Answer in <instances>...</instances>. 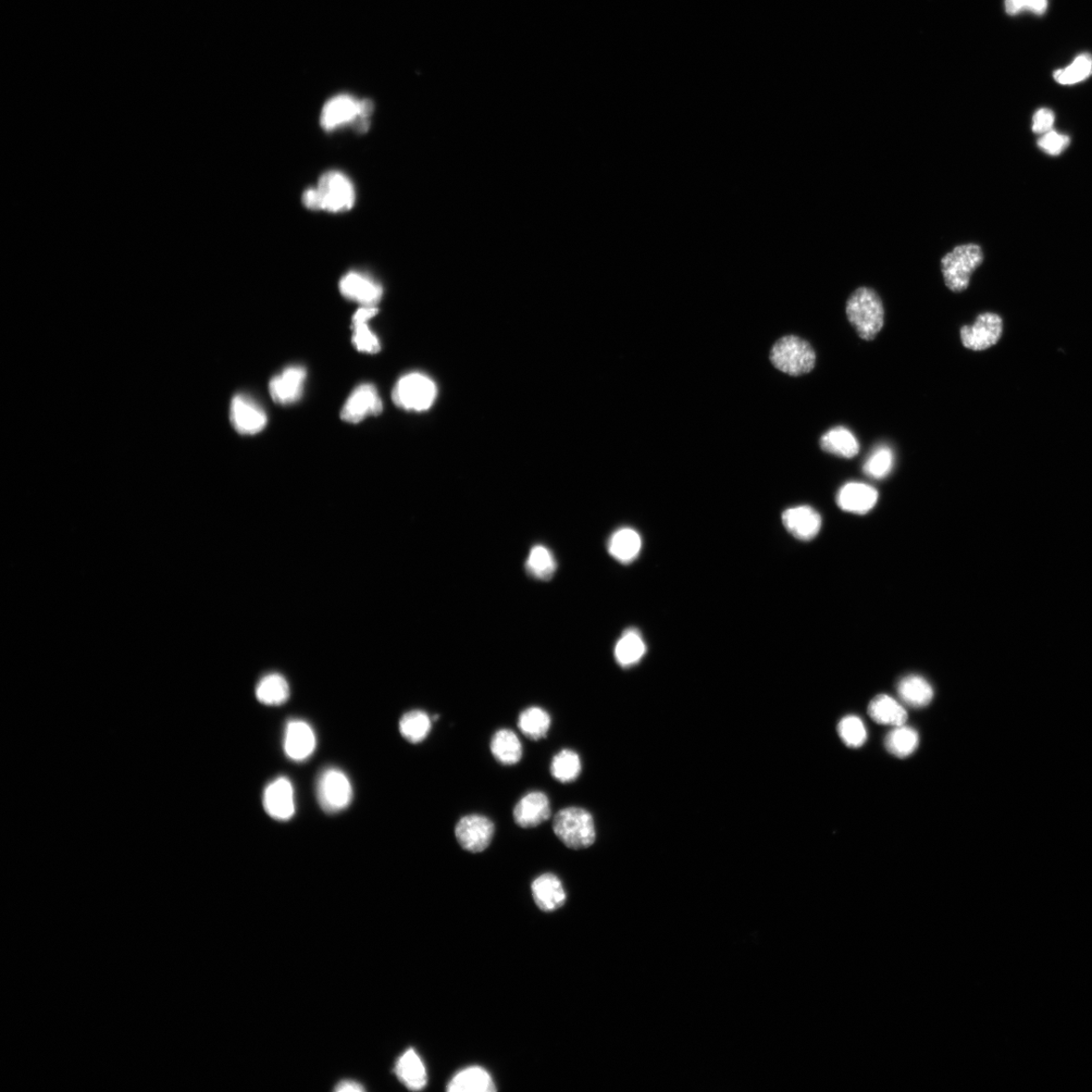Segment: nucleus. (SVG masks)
I'll use <instances>...</instances> for the list:
<instances>
[{"mask_svg": "<svg viewBox=\"0 0 1092 1092\" xmlns=\"http://www.w3.org/2000/svg\"><path fill=\"white\" fill-rule=\"evenodd\" d=\"M846 313L852 326L864 340H874L884 328V303L870 288H859L850 295Z\"/></svg>", "mask_w": 1092, "mask_h": 1092, "instance_id": "nucleus-1", "label": "nucleus"}, {"mask_svg": "<svg viewBox=\"0 0 1092 1092\" xmlns=\"http://www.w3.org/2000/svg\"><path fill=\"white\" fill-rule=\"evenodd\" d=\"M983 248L975 243L956 246L941 259V270L946 287L954 293H961L970 287L973 272L983 265Z\"/></svg>", "mask_w": 1092, "mask_h": 1092, "instance_id": "nucleus-2", "label": "nucleus"}, {"mask_svg": "<svg viewBox=\"0 0 1092 1092\" xmlns=\"http://www.w3.org/2000/svg\"><path fill=\"white\" fill-rule=\"evenodd\" d=\"M553 828L557 839L572 850L587 849L596 841L592 814L575 806L558 812L553 818Z\"/></svg>", "mask_w": 1092, "mask_h": 1092, "instance_id": "nucleus-3", "label": "nucleus"}, {"mask_svg": "<svg viewBox=\"0 0 1092 1092\" xmlns=\"http://www.w3.org/2000/svg\"><path fill=\"white\" fill-rule=\"evenodd\" d=\"M772 365L784 374L791 377H800L814 368L816 354L812 346L806 340L788 335L780 338L772 347L770 352Z\"/></svg>", "mask_w": 1092, "mask_h": 1092, "instance_id": "nucleus-4", "label": "nucleus"}, {"mask_svg": "<svg viewBox=\"0 0 1092 1092\" xmlns=\"http://www.w3.org/2000/svg\"><path fill=\"white\" fill-rule=\"evenodd\" d=\"M438 387L429 377L420 372H412L401 378L392 393L395 406L407 411H427L436 402Z\"/></svg>", "mask_w": 1092, "mask_h": 1092, "instance_id": "nucleus-5", "label": "nucleus"}, {"mask_svg": "<svg viewBox=\"0 0 1092 1092\" xmlns=\"http://www.w3.org/2000/svg\"><path fill=\"white\" fill-rule=\"evenodd\" d=\"M318 800L323 811L337 813L349 808L353 791L351 781L339 769L328 768L318 779Z\"/></svg>", "mask_w": 1092, "mask_h": 1092, "instance_id": "nucleus-6", "label": "nucleus"}, {"mask_svg": "<svg viewBox=\"0 0 1092 1092\" xmlns=\"http://www.w3.org/2000/svg\"><path fill=\"white\" fill-rule=\"evenodd\" d=\"M317 190L321 196L322 210L340 213L351 209L355 203V190L349 178L340 171L331 170L323 175Z\"/></svg>", "mask_w": 1092, "mask_h": 1092, "instance_id": "nucleus-7", "label": "nucleus"}, {"mask_svg": "<svg viewBox=\"0 0 1092 1092\" xmlns=\"http://www.w3.org/2000/svg\"><path fill=\"white\" fill-rule=\"evenodd\" d=\"M495 834V826L485 815L469 814L459 819L455 838L464 850L481 853L489 848Z\"/></svg>", "mask_w": 1092, "mask_h": 1092, "instance_id": "nucleus-8", "label": "nucleus"}, {"mask_svg": "<svg viewBox=\"0 0 1092 1092\" xmlns=\"http://www.w3.org/2000/svg\"><path fill=\"white\" fill-rule=\"evenodd\" d=\"M1002 332L1001 317L995 313H984L977 317L973 325L961 328V341L967 350L984 352L1000 340Z\"/></svg>", "mask_w": 1092, "mask_h": 1092, "instance_id": "nucleus-9", "label": "nucleus"}, {"mask_svg": "<svg viewBox=\"0 0 1092 1092\" xmlns=\"http://www.w3.org/2000/svg\"><path fill=\"white\" fill-rule=\"evenodd\" d=\"M230 420L234 429L241 436H255L267 424L264 409L245 395L234 396L230 406Z\"/></svg>", "mask_w": 1092, "mask_h": 1092, "instance_id": "nucleus-10", "label": "nucleus"}, {"mask_svg": "<svg viewBox=\"0 0 1092 1092\" xmlns=\"http://www.w3.org/2000/svg\"><path fill=\"white\" fill-rule=\"evenodd\" d=\"M381 412L382 402L377 388L374 384L364 383L347 399L341 410V419L347 424H356L369 416H378Z\"/></svg>", "mask_w": 1092, "mask_h": 1092, "instance_id": "nucleus-11", "label": "nucleus"}, {"mask_svg": "<svg viewBox=\"0 0 1092 1092\" xmlns=\"http://www.w3.org/2000/svg\"><path fill=\"white\" fill-rule=\"evenodd\" d=\"M267 814L277 821H289L295 814V792L288 778L280 777L267 785L264 794Z\"/></svg>", "mask_w": 1092, "mask_h": 1092, "instance_id": "nucleus-12", "label": "nucleus"}, {"mask_svg": "<svg viewBox=\"0 0 1092 1092\" xmlns=\"http://www.w3.org/2000/svg\"><path fill=\"white\" fill-rule=\"evenodd\" d=\"M362 119L361 101L349 94L332 97L323 108L320 122L323 129L333 131ZM364 119V118H363Z\"/></svg>", "mask_w": 1092, "mask_h": 1092, "instance_id": "nucleus-13", "label": "nucleus"}, {"mask_svg": "<svg viewBox=\"0 0 1092 1092\" xmlns=\"http://www.w3.org/2000/svg\"><path fill=\"white\" fill-rule=\"evenodd\" d=\"M552 814L551 801L545 793L532 791L521 798L513 811L516 825L532 828L548 822Z\"/></svg>", "mask_w": 1092, "mask_h": 1092, "instance_id": "nucleus-14", "label": "nucleus"}, {"mask_svg": "<svg viewBox=\"0 0 1092 1092\" xmlns=\"http://www.w3.org/2000/svg\"><path fill=\"white\" fill-rule=\"evenodd\" d=\"M307 379V370L303 366H290L280 375L272 378L269 382V393L273 402L280 405H291L301 399L304 383Z\"/></svg>", "mask_w": 1092, "mask_h": 1092, "instance_id": "nucleus-15", "label": "nucleus"}, {"mask_svg": "<svg viewBox=\"0 0 1092 1092\" xmlns=\"http://www.w3.org/2000/svg\"><path fill=\"white\" fill-rule=\"evenodd\" d=\"M782 521L790 535L802 541L816 538L823 524L822 516L811 506L787 509L782 514Z\"/></svg>", "mask_w": 1092, "mask_h": 1092, "instance_id": "nucleus-16", "label": "nucleus"}, {"mask_svg": "<svg viewBox=\"0 0 1092 1092\" xmlns=\"http://www.w3.org/2000/svg\"><path fill=\"white\" fill-rule=\"evenodd\" d=\"M339 289L346 299L362 304L364 307H376L381 300L383 293L381 284L356 271L349 272L341 279Z\"/></svg>", "mask_w": 1092, "mask_h": 1092, "instance_id": "nucleus-17", "label": "nucleus"}, {"mask_svg": "<svg viewBox=\"0 0 1092 1092\" xmlns=\"http://www.w3.org/2000/svg\"><path fill=\"white\" fill-rule=\"evenodd\" d=\"M284 752L295 762H303L311 756L316 749V736L313 728L303 721H291L284 737Z\"/></svg>", "mask_w": 1092, "mask_h": 1092, "instance_id": "nucleus-18", "label": "nucleus"}, {"mask_svg": "<svg viewBox=\"0 0 1092 1092\" xmlns=\"http://www.w3.org/2000/svg\"><path fill=\"white\" fill-rule=\"evenodd\" d=\"M879 498L875 488L863 482L851 481L837 494V504L842 511L864 515L870 512Z\"/></svg>", "mask_w": 1092, "mask_h": 1092, "instance_id": "nucleus-19", "label": "nucleus"}, {"mask_svg": "<svg viewBox=\"0 0 1092 1092\" xmlns=\"http://www.w3.org/2000/svg\"><path fill=\"white\" fill-rule=\"evenodd\" d=\"M533 899L545 912H552L563 907L567 895L560 878L552 873L539 876L531 885Z\"/></svg>", "mask_w": 1092, "mask_h": 1092, "instance_id": "nucleus-20", "label": "nucleus"}, {"mask_svg": "<svg viewBox=\"0 0 1092 1092\" xmlns=\"http://www.w3.org/2000/svg\"><path fill=\"white\" fill-rule=\"evenodd\" d=\"M379 313L377 307H362L358 309L352 318V343L359 352L376 354L381 351V344L374 333L368 328L367 323Z\"/></svg>", "mask_w": 1092, "mask_h": 1092, "instance_id": "nucleus-21", "label": "nucleus"}, {"mask_svg": "<svg viewBox=\"0 0 1092 1092\" xmlns=\"http://www.w3.org/2000/svg\"><path fill=\"white\" fill-rule=\"evenodd\" d=\"M395 1074L409 1089L421 1090L427 1085L426 1067L414 1049L407 1050L396 1061Z\"/></svg>", "mask_w": 1092, "mask_h": 1092, "instance_id": "nucleus-22", "label": "nucleus"}, {"mask_svg": "<svg viewBox=\"0 0 1092 1092\" xmlns=\"http://www.w3.org/2000/svg\"><path fill=\"white\" fill-rule=\"evenodd\" d=\"M491 752L496 759L504 766H513L523 758V744L514 731L500 729L493 736Z\"/></svg>", "mask_w": 1092, "mask_h": 1092, "instance_id": "nucleus-23", "label": "nucleus"}, {"mask_svg": "<svg viewBox=\"0 0 1092 1092\" xmlns=\"http://www.w3.org/2000/svg\"><path fill=\"white\" fill-rule=\"evenodd\" d=\"M641 538L635 529L622 528L613 533L608 543V551L622 564H630L636 560L641 551Z\"/></svg>", "mask_w": 1092, "mask_h": 1092, "instance_id": "nucleus-24", "label": "nucleus"}, {"mask_svg": "<svg viewBox=\"0 0 1092 1092\" xmlns=\"http://www.w3.org/2000/svg\"><path fill=\"white\" fill-rule=\"evenodd\" d=\"M868 713L879 725L901 726L908 721L903 707L888 695H878L868 707Z\"/></svg>", "mask_w": 1092, "mask_h": 1092, "instance_id": "nucleus-25", "label": "nucleus"}, {"mask_svg": "<svg viewBox=\"0 0 1092 1092\" xmlns=\"http://www.w3.org/2000/svg\"><path fill=\"white\" fill-rule=\"evenodd\" d=\"M451 1092H493L496 1086L489 1072L481 1067H468L459 1071L449 1084Z\"/></svg>", "mask_w": 1092, "mask_h": 1092, "instance_id": "nucleus-26", "label": "nucleus"}, {"mask_svg": "<svg viewBox=\"0 0 1092 1092\" xmlns=\"http://www.w3.org/2000/svg\"><path fill=\"white\" fill-rule=\"evenodd\" d=\"M898 692L902 701L914 709H922L934 697L933 687L925 678L917 675L904 677L898 682Z\"/></svg>", "mask_w": 1092, "mask_h": 1092, "instance_id": "nucleus-27", "label": "nucleus"}, {"mask_svg": "<svg viewBox=\"0 0 1092 1092\" xmlns=\"http://www.w3.org/2000/svg\"><path fill=\"white\" fill-rule=\"evenodd\" d=\"M824 452L843 458H853L860 452V444L854 434L843 427L828 430L821 439Z\"/></svg>", "mask_w": 1092, "mask_h": 1092, "instance_id": "nucleus-28", "label": "nucleus"}, {"mask_svg": "<svg viewBox=\"0 0 1092 1092\" xmlns=\"http://www.w3.org/2000/svg\"><path fill=\"white\" fill-rule=\"evenodd\" d=\"M645 653H647V647H645L639 632L635 629L625 632L617 641L614 651L617 663L624 668L638 664Z\"/></svg>", "mask_w": 1092, "mask_h": 1092, "instance_id": "nucleus-29", "label": "nucleus"}, {"mask_svg": "<svg viewBox=\"0 0 1092 1092\" xmlns=\"http://www.w3.org/2000/svg\"><path fill=\"white\" fill-rule=\"evenodd\" d=\"M255 694L260 703L279 706L290 697L289 682L280 674H269L259 681Z\"/></svg>", "mask_w": 1092, "mask_h": 1092, "instance_id": "nucleus-30", "label": "nucleus"}, {"mask_svg": "<svg viewBox=\"0 0 1092 1092\" xmlns=\"http://www.w3.org/2000/svg\"><path fill=\"white\" fill-rule=\"evenodd\" d=\"M552 718L540 707L533 706L521 712L518 718V727L523 734L531 740H539L549 734Z\"/></svg>", "mask_w": 1092, "mask_h": 1092, "instance_id": "nucleus-31", "label": "nucleus"}, {"mask_svg": "<svg viewBox=\"0 0 1092 1092\" xmlns=\"http://www.w3.org/2000/svg\"><path fill=\"white\" fill-rule=\"evenodd\" d=\"M582 772L580 755L572 750L558 752L552 761L551 773L563 784L573 783Z\"/></svg>", "mask_w": 1092, "mask_h": 1092, "instance_id": "nucleus-32", "label": "nucleus"}, {"mask_svg": "<svg viewBox=\"0 0 1092 1092\" xmlns=\"http://www.w3.org/2000/svg\"><path fill=\"white\" fill-rule=\"evenodd\" d=\"M399 728L402 737L409 742L420 743L430 734L431 719L425 711H412L402 716Z\"/></svg>", "mask_w": 1092, "mask_h": 1092, "instance_id": "nucleus-33", "label": "nucleus"}, {"mask_svg": "<svg viewBox=\"0 0 1092 1092\" xmlns=\"http://www.w3.org/2000/svg\"><path fill=\"white\" fill-rule=\"evenodd\" d=\"M917 746V732L908 726H897V728L889 732L885 739L887 751L900 759L907 758V756L911 755L916 750Z\"/></svg>", "mask_w": 1092, "mask_h": 1092, "instance_id": "nucleus-34", "label": "nucleus"}, {"mask_svg": "<svg viewBox=\"0 0 1092 1092\" xmlns=\"http://www.w3.org/2000/svg\"><path fill=\"white\" fill-rule=\"evenodd\" d=\"M526 568L533 577L549 580L555 572L556 563L550 550L543 545H537L529 553Z\"/></svg>", "mask_w": 1092, "mask_h": 1092, "instance_id": "nucleus-35", "label": "nucleus"}, {"mask_svg": "<svg viewBox=\"0 0 1092 1092\" xmlns=\"http://www.w3.org/2000/svg\"><path fill=\"white\" fill-rule=\"evenodd\" d=\"M895 464V455L889 446L880 445L869 455L864 465V473L872 479L886 478Z\"/></svg>", "mask_w": 1092, "mask_h": 1092, "instance_id": "nucleus-36", "label": "nucleus"}, {"mask_svg": "<svg viewBox=\"0 0 1092 1092\" xmlns=\"http://www.w3.org/2000/svg\"><path fill=\"white\" fill-rule=\"evenodd\" d=\"M1092 74V56L1083 54L1076 57L1069 67L1055 71L1054 79L1063 85H1072L1087 79Z\"/></svg>", "mask_w": 1092, "mask_h": 1092, "instance_id": "nucleus-37", "label": "nucleus"}, {"mask_svg": "<svg viewBox=\"0 0 1092 1092\" xmlns=\"http://www.w3.org/2000/svg\"><path fill=\"white\" fill-rule=\"evenodd\" d=\"M838 732L841 740L850 748H859L867 740L866 727L857 716L842 718L838 726Z\"/></svg>", "mask_w": 1092, "mask_h": 1092, "instance_id": "nucleus-38", "label": "nucleus"}, {"mask_svg": "<svg viewBox=\"0 0 1092 1092\" xmlns=\"http://www.w3.org/2000/svg\"><path fill=\"white\" fill-rule=\"evenodd\" d=\"M1070 144L1069 136L1051 130L1050 132L1042 135L1038 141V146L1042 151L1049 155H1059L1064 152Z\"/></svg>", "mask_w": 1092, "mask_h": 1092, "instance_id": "nucleus-39", "label": "nucleus"}, {"mask_svg": "<svg viewBox=\"0 0 1092 1092\" xmlns=\"http://www.w3.org/2000/svg\"><path fill=\"white\" fill-rule=\"evenodd\" d=\"M1055 123V114L1050 108H1040L1033 118L1032 130L1035 134L1044 135L1051 130Z\"/></svg>", "mask_w": 1092, "mask_h": 1092, "instance_id": "nucleus-40", "label": "nucleus"}, {"mask_svg": "<svg viewBox=\"0 0 1092 1092\" xmlns=\"http://www.w3.org/2000/svg\"><path fill=\"white\" fill-rule=\"evenodd\" d=\"M302 201L309 209L322 210L321 196L317 188L307 190L303 194Z\"/></svg>", "mask_w": 1092, "mask_h": 1092, "instance_id": "nucleus-41", "label": "nucleus"}, {"mask_svg": "<svg viewBox=\"0 0 1092 1092\" xmlns=\"http://www.w3.org/2000/svg\"><path fill=\"white\" fill-rule=\"evenodd\" d=\"M1025 2L1026 9L1031 10L1038 16L1044 15L1048 7V0H1025Z\"/></svg>", "mask_w": 1092, "mask_h": 1092, "instance_id": "nucleus-42", "label": "nucleus"}, {"mask_svg": "<svg viewBox=\"0 0 1092 1092\" xmlns=\"http://www.w3.org/2000/svg\"><path fill=\"white\" fill-rule=\"evenodd\" d=\"M1024 9H1026L1025 0H1005V10H1007L1009 15L1014 16L1020 14Z\"/></svg>", "mask_w": 1092, "mask_h": 1092, "instance_id": "nucleus-43", "label": "nucleus"}, {"mask_svg": "<svg viewBox=\"0 0 1092 1092\" xmlns=\"http://www.w3.org/2000/svg\"><path fill=\"white\" fill-rule=\"evenodd\" d=\"M335 1090L338 1092H361L365 1091L366 1088L356 1082L344 1081L339 1083Z\"/></svg>", "mask_w": 1092, "mask_h": 1092, "instance_id": "nucleus-44", "label": "nucleus"}]
</instances>
